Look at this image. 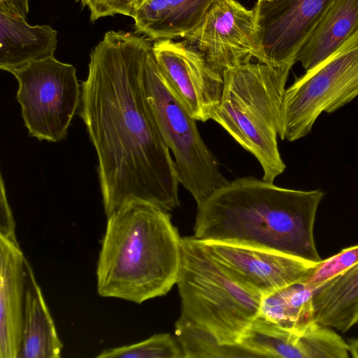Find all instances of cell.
Listing matches in <instances>:
<instances>
[{
	"label": "cell",
	"instance_id": "5",
	"mask_svg": "<svg viewBox=\"0 0 358 358\" xmlns=\"http://www.w3.org/2000/svg\"><path fill=\"white\" fill-rule=\"evenodd\" d=\"M176 284L180 314L221 344L241 343L259 315L263 296L236 281L194 236L181 238Z\"/></svg>",
	"mask_w": 358,
	"mask_h": 358
},
{
	"label": "cell",
	"instance_id": "26",
	"mask_svg": "<svg viewBox=\"0 0 358 358\" xmlns=\"http://www.w3.org/2000/svg\"><path fill=\"white\" fill-rule=\"evenodd\" d=\"M0 12L26 18L29 13V0H0Z\"/></svg>",
	"mask_w": 358,
	"mask_h": 358
},
{
	"label": "cell",
	"instance_id": "25",
	"mask_svg": "<svg viewBox=\"0 0 358 358\" xmlns=\"http://www.w3.org/2000/svg\"><path fill=\"white\" fill-rule=\"evenodd\" d=\"M0 236L17 241L15 232V222L8 203L4 181L1 176L0 185Z\"/></svg>",
	"mask_w": 358,
	"mask_h": 358
},
{
	"label": "cell",
	"instance_id": "19",
	"mask_svg": "<svg viewBox=\"0 0 358 358\" xmlns=\"http://www.w3.org/2000/svg\"><path fill=\"white\" fill-rule=\"evenodd\" d=\"M313 289L298 282L262 297L259 316L295 334L315 322Z\"/></svg>",
	"mask_w": 358,
	"mask_h": 358
},
{
	"label": "cell",
	"instance_id": "6",
	"mask_svg": "<svg viewBox=\"0 0 358 358\" xmlns=\"http://www.w3.org/2000/svg\"><path fill=\"white\" fill-rule=\"evenodd\" d=\"M144 90L160 134L173 155L179 183L191 194L199 206L229 181L202 139L196 120L164 80L152 47L145 62Z\"/></svg>",
	"mask_w": 358,
	"mask_h": 358
},
{
	"label": "cell",
	"instance_id": "7",
	"mask_svg": "<svg viewBox=\"0 0 358 358\" xmlns=\"http://www.w3.org/2000/svg\"><path fill=\"white\" fill-rule=\"evenodd\" d=\"M358 96V27L326 59L286 89L278 136L295 141L309 134L322 113Z\"/></svg>",
	"mask_w": 358,
	"mask_h": 358
},
{
	"label": "cell",
	"instance_id": "14",
	"mask_svg": "<svg viewBox=\"0 0 358 358\" xmlns=\"http://www.w3.org/2000/svg\"><path fill=\"white\" fill-rule=\"evenodd\" d=\"M215 0H145L132 18L150 41L185 38L201 22Z\"/></svg>",
	"mask_w": 358,
	"mask_h": 358
},
{
	"label": "cell",
	"instance_id": "18",
	"mask_svg": "<svg viewBox=\"0 0 358 358\" xmlns=\"http://www.w3.org/2000/svg\"><path fill=\"white\" fill-rule=\"evenodd\" d=\"M315 318L343 333L358 323V263L313 290Z\"/></svg>",
	"mask_w": 358,
	"mask_h": 358
},
{
	"label": "cell",
	"instance_id": "2",
	"mask_svg": "<svg viewBox=\"0 0 358 358\" xmlns=\"http://www.w3.org/2000/svg\"><path fill=\"white\" fill-rule=\"evenodd\" d=\"M324 196L263 179L228 182L197 206L194 237L267 249L318 264L314 226Z\"/></svg>",
	"mask_w": 358,
	"mask_h": 358
},
{
	"label": "cell",
	"instance_id": "22",
	"mask_svg": "<svg viewBox=\"0 0 358 358\" xmlns=\"http://www.w3.org/2000/svg\"><path fill=\"white\" fill-rule=\"evenodd\" d=\"M99 358H185L178 342L169 334H155L131 345L106 349Z\"/></svg>",
	"mask_w": 358,
	"mask_h": 358
},
{
	"label": "cell",
	"instance_id": "9",
	"mask_svg": "<svg viewBox=\"0 0 358 358\" xmlns=\"http://www.w3.org/2000/svg\"><path fill=\"white\" fill-rule=\"evenodd\" d=\"M333 0H257L255 58L268 66L292 67Z\"/></svg>",
	"mask_w": 358,
	"mask_h": 358
},
{
	"label": "cell",
	"instance_id": "17",
	"mask_svg": "<svg viewBox=\"0 0 358 358\" xmlns=\"http://www.w3.org/2000/svg\"><path fill=\"white\" fill-rule=\"evenodd\" d=\"M358 27V0H333L301 49L296 62L308 71L330 56Z\"/></svg>",
	"mask_w": 358,
	"mask_h": 358
},
{
	"label": "cell",
	"instance_id": "21",
	"mask_svg": "<svg viewBox=\"0 0 358 358\" xmlns=\"http://www.w3.org/2000/svg\"><path fill=\"white\" fill-rule=\"evenodd\" d=\"M300 334L282 329L258 315L241 343L261 358H303Z\"/></svg>",
	"mask_w": 358,
	"mask_h": 358
},
{
	"label": "cell",
	"instance_id": "11",
	"mask_svg": "<svg viewBox=\"0 0 358 358\" xmlns=\"http://www.w3.org/2000/svg\"><path fill=\"white\" fill-rule=\"evenodd\" d=\"M152 52L164 80L189 114L196 121L211 120L221 99L223 74L185 42L158 40Z\"/></svg>",
	"mask_w": 358,
	"mask_h": 358
},
{
	"label": "cell",
	"instance_id": "8",
	"mask_svg": "<svg viewBox=\"0 0 358 358\" xmlns=\"http://www.w3.org/2000/svg\"><path fill=\"white\" fill-rule=\"evenodd\" d=\"M18 83L17 100L31 136L59 142L81 102L76 68L54 55L9 71Z\"/></svg>",
	"mask_w": 358,
	"mask_h": 358
},
{
	"label": "cell",
	"instance_id": "4",
	"mask_svg": "<svg viewBox=\"0 0 358 358\" xmlns=\"http://www.w3.org/2000/svg\"><path fill=\"white\" fill-rule=\"evenodd\" d=\"M291 69L249 62L227 69L221 99L211 117L255 157L263 170L262 179L270 182L286 168L278 136Z\"/></svg>",
	"mask_w": 358,
	"mask_h": 358
},
{
	"label": "cell",
	"instance_id": "13",
	"mask_svg": "<svg viewBox=\"0 0 358 358\" xmlns=\"http://www.w3.org/2000/svg\"><path fill=\"white\" fill-rule=\"evenodd\" d=\"M27 262L17 241L0 236V358H18L20 355Z\"/></svg>",
	"mask_w": 358,
	"mask_h": 358
},
{
	"label": "cell",
	"instance_id": "24",
	"mask_svg": "<svg viewBox=\"0 0 358 358\" xmlns=\"http://www.w3.org/2000/svg\"><path fill=\"white\" fill-rule=\"evenodd\" d=\"M90 12L92 22L99 18L121 14L132 17L136 10L138 0H78Z\"/></svg>",
	"mask_w": 358,
	"mask_h": 358
},
{
	"label": "cell",
	"instance_id": "12",
	"mask_svg": "<svg viewBox=\"0 0 358 358\" xmlns=\"http://www.w3.org/2000/svg\"><path fill=\"white\" fill-rule=\"evenodd\" d=\"M201 242L236 281L263 296L303 281L317 264L267 249L217 241Z\"/></svg>",
	"mask_w": 358,
	"mask_h": 358
},
{
	"label": "cell",
	"instance_id": "20",
	"mask_svg": "<svg viewBox=\"0 0 358 358\" xmlns=\"http://www.w3.org/2000/svg\"><path fill=\"white\" fill-rule=\"evenodd\" d=\"M175 335L185 358L260 357L241 343L221 344L209 331L180 314Z\"/></svg>",
	"mask_w": 358,
	"mask_h": 358
},
{
	"label": "cell",
	"instance_id": "15",
	"mask_svg": "<svg viewBox=\"0 0 358 358\" xmlns=\"http://www.w3.org/2000/svg\"><path fill=\"white\" fill-rule=\"evenodd\" d=\"M57 31L48 25L29 24L26 18L0 12V68L13 69L53 56Z\"/></svg>",
	"mask_w": 358,
	"mask_h": 358
},
{
	"label": "cell",
	"instance_id": "1",
	"mask_svg": "<svg viewBox=\"0 0 358 358\" xmlns=\"http://www.w3.org/2000/svg\"><path fill=\"white\" fill-rule=\"evenodd\" d=\"M152 47L145 36L106 32L82 83L80 116L97 155L106 217L130 202L168 212L180 206L175 162L145 94Z\"/></svg>",
	"mask_w": 358,
	"mask_h": 358
},
{
	"label": "cell",
	"instance_id": "16",
	"mask_svg": "<svg viewBox=\"0 0 358 358\" xmlns=\"http://www.w3.org/2000/svg\"><path fill=\"white\" fill-rule=\"evenodd\" d=\"M62 343L28 261L21 348L18 358H59Z\"/></svg>",
	"mask_w": 358,
	"mask_h": 358
},
{
	"label": "cell",
	"instance_id": "23",
	"mask_svg": "<svg viewBox=\"0 0 358 358\" xmlns=\"http://www.w3.org/2000/svg\"><path fill=\"white\" fill-rule=\"evenodd\" d=\"M357 263L358 245L343 249L338 254L322 259L303 282L314 290Z\"/></svg>",
	"mask_w": 358,
	"mask_h": 358
},
{
	"label": "cell",
	"instance_id": "3",
	"mask_svg": "<svg viewBox=\"0 0 358 358\" xmlns=\"http://www.w3.org/2000/svg\"><path fill=\"white\" fill-rule=\"evenodd\" d=\"M181 238L169 212L130 202L107 217L96 266L97 292L141 304L176 284Z\"/></svg>",
	"mask_w": 358,
	"mask_h": 358
},
{
	"label": "cell",
	"instance_id": "10",
	"mask_svg": "<svg viewBox=\"0 0 358 358\" xmlns=\"http://www.w3.org/2000/svg\"><path fill=\"white\" fill-rule=\"evenodd\" d=\"M185 38L187 45L200 52L213 69L223 74L255 57V11L236 0H215L199 25Z\"/></svg>",
	"mask_w": 358,
	"mask_h": 358
},
{
	"label": "cell",
	"instance_id": "27",
	"mask_svg": "<svg viewBox=\"0 0 358 358\" xmlns=\"http://www.w3.org/2000/svg\"><path fill=\"white\" fill-rule=\"evenodd\" d=\"M349 352L351 357L358 358V338L351 339L348 343Z\"/></svg>",
	"mask_w": 358,
	"mask_h": 358
}]
</instances>
